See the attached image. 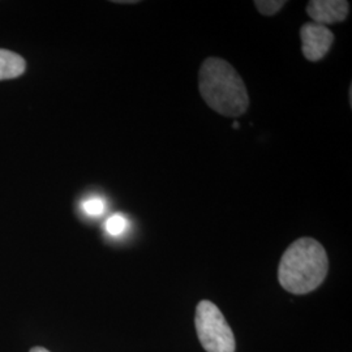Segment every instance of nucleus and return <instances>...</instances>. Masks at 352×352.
Masks as SVG:
<instances>
[{"instance_id":"obj_1","label":"nucleus","mask_w":352,"mask_h":352,"mask_svg":"<svg viewBox=\"0 0 352 352\" xmlns=\"http://www.w3.org/2000/svg\"><path fill=\"white\" fill-rule=\"evenodd\" d=\"M199 89L206 104L223 116L239 118L250 107V96L241 76L221 58L210 56L202 63Z\"/></svg>"},{"instance_id":"obj_2","label":"nucleus","mask_w":352,"mask_h":352,"mask_svg":"<svg viewBox=\"0 0 352 352\" xmlns=\"http://www.w3.org/2000/svg\"><path fill=\"white\" fill-rule=\"evenodd\" d=\"M329 260L322 244L312 238L294 241L283 253L278 280L286 291L304 295L315 291L327 276Z\"/></svg>"},{"instance_id":"obj_3","label":"nucleus","mask_w":352,"mask_h":352,"mask_svg":"<svg viewBox=\"0 0 352 352\" xmlns=\"http://www.w3.org/2000/svg\"><path fill=\"white\" fill-rule=\"evenodd\" d=\"M196 331L206 352H235V337L225 316L209 300H202L196 308Z\"/></svg>"},{"instance_id":"obj_4","label":"nucleus","mask_w":352,"mask_h":352,"mask_svg":"<svg viewBox=\"0 0 352 352\" xmlns=\"http://www.w3.org/2000/svg\"><path fill=\"white\" fill-rule=\"evenodd\" d=\"M300 38L302 55L309 62H318L325 58L334 42L333 32L327 26L316 23H305L300 29Z\"/></svg>"},{"instance_id":"obj_5","label":"nucleus","mask_w":352,"mask_h":352,"mask_svg":"<svg viewBox=\"0 0 352 352\" xmlns=\"http://www.w3.org/2000/svg\"><path fill=\"white\" fill-rule=\"evenodd\" d=\"M305 10L314 23L327 26L344 21L349 16L350 3L346 0H311Z\"/></svg>"},{"instance_id":"obj_6","label":"nucleus","mask_w":352,"mask_h":352,"mask_svg":"<svg viewBox=\"0 0 352 352\" xmlns=\"http://www.w3.org/2000/svg\"><path fill=\"white\" fill-rule=\"evenodd\" d=\"M25 60L12 51L0 49V80H8L25 72Z\"/></svg>"},{"instance_id":"obj_7","label":"nucleus","mask_w":352,"mask_h":352,"mask_svg":"<svg viewBox=\"0 0 352 352\" xmlns=\"http://www.w3.org/2000/svg\"><path fill=\"white\" fill-rule=\"evenodd\" d=\"M128 227H129V222L123 214H113L110 218H107L104 223L106 232L113 238H119L124 235Z\"/></svg>"},{"instance_id":"obj_8","label":"nucleus","mask_w":352,"mask_h":352,"mask_svg":"<svg viewBox=\"0 0 352 352\" xmlns=\"http://www.w3.org/2000/svg\"><path fill=\"white\" fill-rule=\"evenodd\" d=\"M287 1L283 0H256L254 6L258 10V12L264 16H274L276 13L279 12Z\"/></svg>"},{"instance_id":"obj_9","label":"nucleus","mask_w":352,"mask_h":352,"mask_svg":"<svg viewBox=\"0 0 352 352\" xmlns=\"http://www.w3.org/2000/svg\"><path fill=\"white\" fill-rule=\"evenodd\" d=\"M82 210L88 217H101L106 210V204L101 197H90L82 202Z\"/></svg>"},{"instance_id":"obj_10","label":"nucleus","mask_w":352,"mask_h":352,"mask_svg":"<svg viewBox=\"0 0 352 352\" xmlns=\"http://www.w3.org/2000/svg\"><path fill=\"white\" fill-rule=\"evenodd\" d=\"M113 3H118V4H136V3H139V1H138V0H124V1L116 0V1H113Z\"/></svg>"},{"instance_id":"obj_11","label":"nucleus","mask_w":352,"mask_h":352,"mask_svg":"<svg viewBox=\"0 0 352 352\" xmlns=\"http://www.w3.org/2000/svg\"><path fill=\"white\" fill-rule=\"evenodd\" d=\"M30 352H50L47 351L46 349H43V347H34V349H32Z\"/></svg>"}]
</instances>
